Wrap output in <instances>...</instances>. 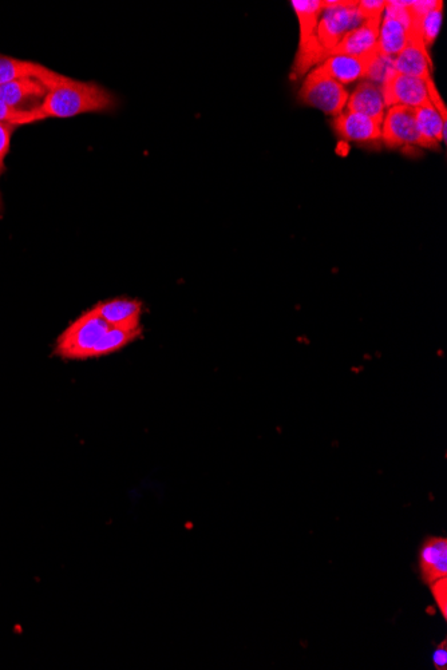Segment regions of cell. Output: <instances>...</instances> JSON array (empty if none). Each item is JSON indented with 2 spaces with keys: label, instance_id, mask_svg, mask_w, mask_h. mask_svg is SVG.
<instances>
[{
  "label": "cell",
  "instance_id": "6da1fadb",
  "mask_svg": "<svg viewBox=\"0 0 447 670\" xmlns=\"http://www.w3.org/2000/svg\"><path fill=\"white\" fill-rule=\"evenodd\" d=\"M117 107L116 95L100 83L69 78L61 86L47 93L41 114L45 120L49 118L62 120L82 114L113 113Z\"/></svg>",
  "mask_w": 447,
  "mask_h": 670
},
{
  "label": "cell",
  "instance_id": "7a4b0ae2",
  "mask_svg": "<svg viewBox=\"0 0 447 670\" xmlns=\"http://www.w3.org/2000/svg\"><path fill=\"white\" fill-rule=\"evenodd\" d=\"M109 324L92 308L83 312L59 335L54 354L65 360L93 359V352Z\"/></svg>",
  "mask_w": 447,
  "mask_h": 670
},
{
  "label": "cell",
  "instance_id": "3957f363",
  "mask_svg": "<svg viewBox=\"0 0 447 670\" xmlns=\"http://www.w3.org/2000/svg\"><path fill=\"white\" fill-rule=\"evenodd\" d=\"M292 9L298 17L300 42L296 54L295 77H302L327 58L318 38V23L323 10L322 0H292Z\"/></svg>",
  "mask_w": 447,
  "mask_h": 670
},
{
  "label": "cell",
  "instance_id": "277c9868",
  "mask_svg": "<svg viewBox=\"0 0 447 670\" xmlns=\"http://www.w3.org/2000/svg\"><path fill=\"white\" fill-rule=\"evenodd\" d=\"M365 22L358 2L324 0L318 23V38L327 57L334 53L348 33Z\"/></svg>",
  "mask_w": 447,
  "mask_h": 670
},
{
  "label": "cell",
  "instance_id": "5b68a950",
  "mask_svg": "<svg viewBox=\"0 0 447 670\" xmlns=\"http://www.w3.org/2000/svg\"><path fill=\"white\" fill-rule=\"evenodd\" d=\"M299 95L306 105L323 111L327 116L338 117L346 110V87L334 81L320 66L308 73Z\"/></svg>",
  "mask_w": 447,
  "mask_h": 670
},
{
  "label": "cell",
  "instance_id": "8992f818",
  "mask_svg": "<svg viewBox=\"0 0 447 670\" xmlns=\"http://www.w3.org/2000/svg\"><path fill=\"white\" fill-rule=\"evenodd\" d=\"M382 138L391 148L423 146L415 124L414 110L405 106L389 107L382 120Z\"/></svg>",
  "mask_w": 447,
  "mask_h": 670
},
{
  "label": "cell",
  "instance_id": "52a82bcc",
  "mask_svg": "<svg viewBox=\"0 0 447 670\" xmlns=\"http://www.w3.org/2000/svg\"><path fill=\"white\" fill-rule=\"evenodd\" d=\"M69 78L41 63L0 54V85L21 81V79H38L50 91L61 86Z\"/></svg>",
  "mask_w": 447,
  "mask_h": 670
},
{
  "label": "cell",
  "instance_id": "ba28073f",
  "mask_svg": "<svg viewBox=\"0 0 447 670\" xmlns=\"http://www.w3.org/2000/svg\"><path fill=\"white\" fill-rule=\"evenodd\" d=\"M430 81L425 79L407 77V75L395 74L385 86L387 107L405 106L409 109H418L430 101Z\"/></svg>",
  "mask_w": 447,
  "mask_h": 670
},
{
  "label": "cell",
  "instance_id": "9c48e42d",
  "mask_svg": "<svg viewBox=\"0 0 447 670\" xmlns=\"http://www.w3.org/2000/svg\"><path fill=\"white\" fill-rule=\"evenodd\" d=\"M47 93L49 90L38 79H21L0 85V102L29 113H41Z\"/></svg>",
  "mask_w": 447,
  "mask_h": 670
},
{
  "label": "cell",
  "instance_id": "30bf717a",
  "mask_svg": "<svg viewBox=\"0 0 447 670\" xmlns=\"http://www.w3.org/2000/svg\"><path fill=\"white\" fill-rule=\"evenodd\" d=\"M418 570L426 586L447 578V539L430 535L418 550Z\"/></svg>",
  "mask_w": 447,
  "mask_h": 670
},
{
  "label": "cell",
  "instance_id": "8fae6325",
  "mask_svg": "<svg viewBox=\"0 0 447 670\" xmlns=\"http://www.w3.org/2000/svg\"><path fill=\"white\" fill-rule=\"evenodd\" d=\"M335 130L346 141L367 144L382 138V122L355 111L344 110L335 118Z\"/></svg>",
  "mask_w": 447,
  "mask_h": 670
},
{
  "label": "cell",
  "instance_id": "7c38bea8",
  "mask_svg": "<svg viewBox=\"0 0 447 670\" xmlns=\"http://www.w3.org/2000/svg\"><path fill=\"white\" fill-rule=\"evenodd\" d=\"M93 308L109 324V327L142 328V303L140 300L130 299V297H116V299L102 301Z\"/></svg>",
  "mask_w": 447,
  "mask_h": 670
},
{
  "label": "cell",
  "instance_id": "4fadbf2b",
  "mask_svg": "<svg viewBox=\"0 0 447 670\" xmlns=\"http://www.w3.org/2000/svg\"><path fill=\"white\" fill-rule=\"evenodd\" d=\"M381 19H370L363 25L348 33L336 47L334 53L352 55V57L369 59L378 53L379 26ZM332 53V54H334Z\"/></svg>",
  "mask_w": 447,
  "mask_h": 670
},
{
  "label": "cell",
  "instance_id": "5bb4252c",
  "mask_svg": "<svg viewBox=\"0 0 447 670\" xmlns=\"http://www.w3.org/2000/svg\"><path fill=\"white\" fill-rule=\"evenodd\" d=\"M387 109L389 107H387L382 87L366 79H363L356 89L348 94L346 110L355 111V113L382 122Z\"/></svg>",
  "mask_w": 447,
  "mask_h": 670
},
{
  "label": "cell",
  "instance_id": "9a60e30c",
  "mask_svg": "<svg viewBox=\"0 0 447 670\" xmlns=\"http://www.w3.org/2000/svg\"><path fill=\"white\" fill-rule=\"evenodd\" d=\"M397 74L407 77L431 79V59L429 49L417 35H411L409 45L394 58Z\"/></svg>",
  "mask_w": 447,
  "mask_h": 670
},
{
  "label": "cell",
  "instance_id": "2e32d148",
  "mask_svg": "<svg viewBox=\"0 0 447 670\" xmlns=\"http://www.w3.org/2000/svg\"><path fill=\"white\" fill-rule=\"evenodd\" d=\"M414 22L411 19L390 17L383 14L379 26L378 53L387 57H397L407 45L413 34Z\"/></svg>",
  "mask_w": 447,
  "mask_h": 670
},
{
  "label": "cell",
  "instance_id": "e0dca14e",
  "mask_svg": "<svg viewBox=\"0 0 447 670\" xmlns=\"http://www.w3.org/2000/svg\"><path fill=\"white\" fill-rule=\"evenodd\" d=\"M334 81L346 87L366 78L367 59L334 53L328 55L320 65Z\"/></svg>",
  "mask_w": 447,
  "mask_h": 670
},
{
  "label": "cell",
  "instance_id": "ac0fdd59",
  "mask_svg": "<svg viewBox=\"0 0 447 670\" xmlns=\"http://www.w3.org/2000/svg\"><path fill=\"white\" fill-rule=\"evenodd\" d=\"M415 124L421 136L423 148H434L446 141L447 122L430 101L414 110Z\"/></svg>",
  "mask_w": 447,
  "mask_h": 670
},
{
  "label": "cell",
  "instance_id": "d6986e66",
  "mask_svg": "<svg viewBox=\"0 0 447 670\" xmlns=\"http://www.w3.org/2000/svg\"><path fill=\"white\" fill-rule=\"evenodd\" d=\"M142 328L140 329H122L109 327L105 335L102 336L100 343L97 344L96 350L93 352V359L104 358V356L116 354L122 348L128 347L129 344L136 342L141 338Z\"/></svg>",
  "mask_w": 447,
  "mask_h": 670
},
{
  "label": "cell",
  "instance_id": "ffe728a7",
  "mask_svg": "<svg viewBox=\"0 0 447 670\" xmlns=\"http://www.w3.org/2000/svg\"><path fill=\"white\" fill-rule=\"evenodd\" d=\"M414 18V17H413ZM443 19V2H439L433 10L422 17L414 18L413 34L422 39L427 49L433 45L441 31Z\"/></svg>",
  "mask_w": 447,
  "mask_h": 670
},
{
  "label": "cell",
  "instance_id": "44dd1931",
  "mask_svg": "<svg viewBox=\"0 0 447 670\" xmlns=\"http://www.w3.org/2000/svg\"><path fill=\"white\" fill-rule=\"evenodd\" d=\"M395 74L397 71H395L393 57L375 53L373 57L367 59L366 81L383 87Z\"/></svg>",
  "mask_w": 447,
  "mask_h": 670
},
{
  "label": "cell",
  "instance_id": "7402d4cb",
  "mask_svg": "<svg viewBox=\"0 0 447 670\" xmlns=\"http://www.w3.org/2000/svg\"><path fill=\"white\" fill-rule=\"evenodd\" d=\"M46 121L41 113H29V111H22L0 102V124L15 126L34 125L39 122Z\"/></svg>",
  "mask_w": 447,
  "mask_h": 670
},
{
  "label": "cell",
  "instance_id": "603a6c76",
  "mask_svg": "<svg viewBox=\"0 0 447 670\" xmlns=\"http://www.w3.org/2000/svg\"><path fill=\"white\" fill-rule=\"evenodd\" d=\"M15 126L0 124V178L6 172V158L11 150V141H13ZM3 198L0 192V214L3 212Z\"/></svg>",
  "mask_w": 447,
  "mask_h": 670
},
{
  "label": "cell",
  "instance_id": "cb8c5ba5",
  "mask_svg": "<svg viewBox=\"0 0 447 670\" xmlns=\"http://www.w3.org/2000/svg\"><path fill=\"white\" fill-rule=\"evenodd\" d=\"M386 5V0H361V2H358L359 10H361L366 21L381 19L383 13H385Z\"/></svg>",
  "mask_w": 447,
  "mask_h": 670
},
{
  "label": "cell",
  "instance_id": "d4e9b609",
  "mask_svg": "<svg viewBox=\"0 0 447 670\" xmlns=\"http://www.w3.org/2000/svg\"><path fill=\"white\" fill-rule=\"evenodd\" d=\"M431 593H433V597L435 602H437L439 610H441L443 618H446V613H447V580L446 578H443V580H439L437 582H434L433 585L429 586Z\"/></svg>",
  "mask_w": 447,
  "mask_h": 670
},
{
  "label": "cell",
  "instance_id": "484cf974",
  "mask_svg": "<svg viewBox=\"0 0 447 670\" xmlns=\"http://www.w3.org/2000/svg\"><path fill=\"white\" fill-rule=\"evenodd\" d=\"M431 661H433L434 668L437 670L447 669V644L442 641L437 645L433 654H431Z\"/></svg>",
  "mask_w": 447,
  "mask_h": 670
}]
</instances>
